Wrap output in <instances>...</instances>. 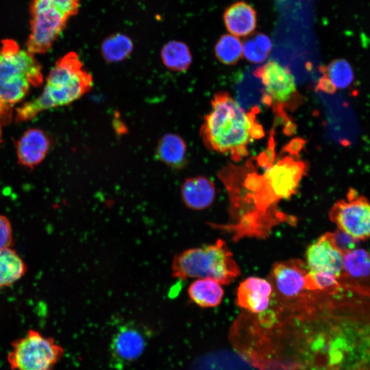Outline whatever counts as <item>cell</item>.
Listing matches in <instances>:
<instances>
[{"mask_svg":"<svg viewBox=\"0 0 370 370\" xmlns=\"http://www.w3.org/2000/svg\"><path fill=\"white\" fill-rule=\"evenodd\" d=\"M257 108L246 112L226 92H219L212 100V110L200 130L204 145L210 150L229 153L234 161L248 155L247 146L264 136L256 122Z\"/></svg>","mask_w":370,"mask_h":370,"instance_id":"6da1fadb","label":"cell"},{"mask_svg":"<svg viewBox=\"0 0 370 370\" xmlns=\"http://www.w3.org/2000/svg\"><path fill=\"white\" fill-rule=\"evenodd\" d=\"M92 84V77L78 55L70 51L56 61L42 92L16 109L15 121H28L43 110L69 105L86 94Z\"/></svg>","mask_w":370,"mask_h":370,"instance_id":"7a4b0ae2","label":"cell"},{"mask_svg":"<svg viewBox=\"0 0 370 370\" xmlns=\"http://www.w3.org/2000/svg\"><path fill=\"white\" fill-rule=\"evenodd\" d=\"M43 82L42 66L34 55L21 49L12 39H4L0 47V103L12 110L31 86ZM13 111V110H12Z\"/></svg>","mask_w":370,"mask_h":370,"instance_id":"3957f363","label":"cell"},{"mask_svg":"<svg viewBox=\"0 0 370 370\" xmlns=\"http://www.w3.org/2000/svg\"><path fill=\"white\" fill-rule=\"evenodd\" d=\"M172 273L181 280L210 278L225 285L236 278L241 270L225 243L219 239L214 244L188 249L176 255Z\"/></svg>","mask_w":370,"mask_h":370,"instance_id":"277c9868","label":"cell"},{"mask_svg":"<svg viewBox=\"0 0 370 370\" xmlns=\"http://www.w3.org/2000/svg\"><path fill=\"white\" fill-rule=\"evenodd\" d=\"M8 362L12 370H53L64 355L63 348L53 338L35 330L12 342Z\"/></svg>","mask_w":370,"mask_h":370,"instance_id":"5b68a950","label":"cell"},{"mask_svg":"<svg viewBox=\"0 0 370 370\" xmlns=\"http://www.w3.org/2000/svg\"><path fill=\"white\" fill-rule=\"evenodd\" d=\"M254 75L264 86L262 101L272 107L281 118L289 120L285 109L295 108L301 101L295 80L290 70L275 60L257 68Z\"/></svg>","mask_w":370,"mask_h":370,"instance_id":"8992f818","label":"cell"},{"mask_svg":"<svg viewBox=\"0 0 370 370\" xmlns=\"http://www.w3.org/2000/svg\"><path fill=\"white\" fill-rule=\"evenodd\" d=\"M29 14L30 32L26 49L33 55L45 53L64 31L69 19L49 0H32Z\"/></svg>","mask_w":370,"mask_h":370,"instance_id":"52a82bcc","label":"cell"},{"mask_svg":"<svg viewBox=\"0 0 370 370\" xmlns=\"http://www.w3.org/2000/svg\"><path fill=\"white\" fill-rule=\"evenodd\" d=\"M329 217L356 241L370 239V201L355 189L349 188L346 199L333 205Z\"/></svg>","mask_w":370,"mask_h":370,"instance_id":"ba28073f","label":"cell"},{"mask_svg":"<svg viewBox=\"0 0 370 370\" xmlns=\"http://www.w3.org/2000/svg\"><path fill=\"white\" fill-rule=\"evenodd\" d=\"M147 336L145 330L134 323L120 326L110 345L111 365L121 369L138 359L146 347Z\"/></svg>","mask_w":370,"mask_h":370,"instance_id":"9c48e42d","label":"cell"},{"mask_svg":"<svg viewBox=\"0 0 370 370\" xmlns=\"http://www.w3.org/2000/svg\"><path fill=\"white\" fill-rule=\"evenodd\" d=\"M341 288L370 297V254L354 248L343 254L339 278Z\"/></svg>","mask_w":370,"mask_h":370,"instance_id":"30bf717a","label":"cell"},{"mask_svg":"<svg viewBox=\"0 0 370 370\" xmlns=\"http://www.w3.org/2000/svg\"><path fill=\"white\" fill-rule=\"evenodd\" d=\"M343 254L334 242L333 232H327L308 246L306 253V267L309 271L325 273L339 279Z\"/></svg>","mask_w":370,"mask_h":370,"instance_id":"8fae6325","label":"cell"},{"mask_svg":"<svg viewBox=\"0 0 370 370\" xmlns=\"http://www.w3.org/2000/svg\"><path fill=\"white\" fill-rule=\"evenodd\" d=\"M308 272L306 265L300 260H289L274 264L271 279L280 295L294 298L305 288V279Z\"/></svg>","mask_w":370,"mask_h":370,"instance_id":"7c38bea8","label":"cell"},{"mask_svg":"<svg viewBox=\"0 0 370 370\" xmlns=\"http://www.w3.org/2000/svg\"><path fill=\"white\" fill-rule=\"evenodd\" d=\"M50 146L51 140L43 130L38 128L26 130L16 143L18 163L32 169L45 159Z\"/></svg>","mask_w":370,"mask_h":370,"instance_id":"4fadbf2b","label":"cell"},{"mask_svg":"<svg viewBox=\"0 0 370 370\" xmlns=\"http://www.w3.org/2000/svg\"><path fill=\"white\" fill-rule=\"evenodd\" d=\"M272 286L267 280L249 277L243 281L237 291V304L252 313H260L269 306Z\"/></svg>","mask_w":370,"mask_h":370,"instance_id":"5bb4252c","label":"cell"},{"mask_svg":"<svg viewBox=\"0 0 370 370\" xmlns=\"http://www.w3.org/2000/svg\"><path fill=\"white\" fill-rule=\"evenodd\" d=\"M216 195L214 183L204 176L186 179L181 186V196L184 204L192 210L208 208Z\"/></svg>","mask_w":370,"mask_h":370,"instance_id":"9a60e30c","label":"cell"},{"mask_svg":"<svg viewBox=\"0 0 370 370\" xmlns=\"http://www.w3.org/2000/svg\"><path fill=\"white\" fill-rule=\"evenodd\" d=\"M322 76L316 90L333 94L338 89L349 86L354 79V73L349 62L343 58H337L328 65L320 68Z\"/></svg>","mask_w":370,"mask_h":370,"instance_id":"2e32d148","label":"cell"},{"mask_svg":"<svg viewBox=\"0 0 370 370\" xmlns=\"http://www.w3.org/2000/svg\"><path fill=\"white\" fill-rule=\"evenodd\" d=\"M223 20L227 29L235 36L251 34L257 23L256 10L242 1L233 3L225 10Z\"/></svg>","mask_w":370,"mask_h":370,"instance_id":"e0dca14e","label":"cell"},{"mask_svg":"<svg viewBox=\"0 0 370 370\" xmlns=\"http://www.w3.org/2000/svg\"><path fill=\"white\" fill-rule=\"evenodd\" d=\"M156 155L166 165L175 169H181L186 161V145L179 135L167 134L158 141Z\"/></svg>","mask_w":370,"mask_h":370,"instance_id":"ac0fdd59","label":"cell"},{"mask_svg":"<svg viewBox=\"0 0 370 370\" xmlns=\"http://www.w3.org/2000/svg\"><path fill=\"white\" fill-rule=\"evenodd\" d=\"M188 295L197 305L202 308H210L221 304L224 291L217 281L210 278H200L189 285Z\"/></svg>","mask_w":370,"mask_h":370,"instance_id":"d6986e66","label":"cell"},{"mask_svg":"<svg viewBox=\"0 0 370 370\" xmlns=\"http://www.w3.org/2000/svg\"><path fill=\"white\" fill-rule=\"evenodd\" d=\"M27 265L12 248L0 250V288L10 286L27 272Z\"/></svg>","mask_w":370,"mask_h":370,"instance_id":"ffe728a7","label":"cell"},{"mask_svg":"<svg viewBox=\"0 0 370 370\" xmlns=\"http://www.w3.org/2000/svg\"><path fill=\"white\" fill-rule=\"evenodd\" d=\"M160 56L164 65L174 71H186L192 62L188 46L180 41H170L164 45Z\"/></svg>","mask_w":370,"mask_h":370,"instance_id":"44dd1931","label":"cell"},{"mask_svg":"<svg viewBox=\"0 0 370 370\" xmlns=\"http://www.w3.org/2000/svg\"><path fill=\"white\" fill-rule=\"evenodd\" d=\"M133 42L127 36L116 34L106 38L101 44L103 58L108 62H118L127 58L132 52Z\"/></svg>","mask_w":370,"mask_h":370,"instance_id":"7402d4cb","label":"cell"},{"mask_svg":"<svg viewBox=\"0 0 370 370\" xmlns=\"http://www.w3.org/2000/svg\"><path fill=\"white\" fill-rule=\"evenodd\" d=\"M217 59L223 64H235L243 56V44L232 34L222 35L214 47Z\"/></svg>","mask_w":370,"mask_h":370,"instance_id":"603a6c76","label":"cell"},{"mask_svg":"<svg viewBox=\"0 0 370 370\" xmlns=\"http://www.w3.org/2000/svg\"><path fill=\"white\" fill-rule=\"evenodd\" d=\"M305 288L335 294L341 289L339 279L330 274L319 272H308L305 279Z\"/></svg>","mask_w":370,"mask_h":370,"instance_id":"cb8c5ba5","label":"cell"},{"mask_svg":"<svg viewBox=\"0 0 370 370\" xmlns=\"http://www.w3.org/2000/svg\"><path fill=\"white\" fill-rule=\"evenodd\" d=\"M243 54L249 62L253 63L263 62L269 55L258 45L254 38H248L244 41Z\"/></svg>","mask_w":370,"mask_h":370,"instance_id":"d4e9b609","label":"cell"},{"mask_svg":"<svg viewBox=\"0 0 370 370\" xmlns=\"http://www.w3.org/2000/svg\"><path fill=\"white\" fill-rule=\"evenodd\" d=\"M63 16L69 19L78 12L79 0H49Z\"/></svg>","mask_w":370,"mask_h":370,"instance_id":"484cf974","label":"cell"},{"mask_svg":"<svg viewBox=\"0 0 370 370\" xmlns=\"http://www.w3.org/2000/svg\"><path fill=\"white\" fill-rule=\"evenodd\" d=\"M12 229L9 219L0 214V250L10 248L12 244Z\"/></svg>","mask_w":370,"mask_h":370,"instance_id":"4316f807","label":"cell"},{"mask_svg":"<svg viewBox=\"0 0 370 370\" xmlns=\"http://www.w3.org/2000/svg\"><path fill=\"white\" fill-rule=\"evenodd\" d=\"M333 236L336 246L343 254L354 249L355 243L357 241L346 233L337 229L333 232Z\"/></svg>","mask_w":370,"mask_h":370,"instance_id":"83f0119b","label":"cell"},{"mask_svg":"<svg viewBox=\"0 0 370 370\" xmlns=\"http://www.w3.org/2000/svg\"><path fill=\"white\" fill-rule=\"evenodd\" d=\"M305 141L300 138H297L293 139L288 144L284 147L285 151L289 153L292 156H299V153L303 147Z\"/></svg>","mask_w":370,"mask_h":370,"instance_id":"f1b7e54d","label":"cell"},{"mask_svg":"<svg viewBox=\"0 0 370 370\" xmlns=\"http://www.w3.org/2000/svg\"><path fill=\"white\" fill-rule=\"evenodd\" d=\"M258 45L266 53H269L271 49V42L269 38L263 34H257L254 36Z\"/></svg>","mask_w":370,"mask_h":370,"instance_id":"f546056e","label":"cell"},{"mask_svg":"<svg viewBox=\"0 0 370 370\" xmlns=\"http://www.w3.org/2000/svg\"><path fill=\"white\" fill-rule=\"evenodd\" d=\"M12 110L6 108L0 103V123L7 125L10 123L12 118Z\"/></svg>","mask_w":370,"mask_h":370,"instance_id":"4dcf8cb0","label":"cell"},{"mask_svg":"<svg viewBox=\"0 0 370 370\" xmlns=\"http://www.w3.org/2000/svg\"><path fill=\"white\" fill-rule=\"evenodd\" d=\"M2 143V131H1V124L0 123V145Z\"/></svg>","mask_w":370,"mask_h":370,"instance_id":"1f68e13d","label":"cell"}]
</instances>
